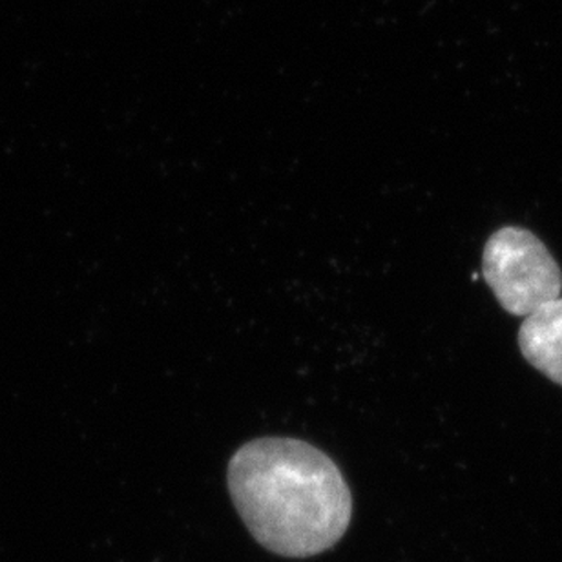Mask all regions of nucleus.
<instances>
[{
  "label": "nucleus",
  "mask_w": 562,
  "mask_h": 562,
  "mask_svg": "<svg viewBox=\"0 0 562 562\" xmlns=\"http://www.w3.org/2000/svg\"><path fill=\"white\" fill-rule=\"evenodd\" d=\"M228 492L261 547L313 558L335 547L352 519V495L329 454L296 438H256L234 453Z\"/></svg>",
  "instance_id": "f257e3e1"
},
{
  "label": "nucleus",
  "mask_w": 562,
  "mask_h": 562,
  "mask_svg": "<svg viewBox=\"0 0 562 562\" xmlns=\"http://www.w3.org/2000/svg\"><path fill=\"white\" fill-rule=\"evenodd\" d=\"M482 274L506 313L528 316L562 292V272L547 245L522 227H503L487 239Z\"/></svg>",
  "instance_id": "f03ea898"
},
{
  "label": "nucleus",
  "mask_w": 562,
  "mask_h": 562,
  "mask_svg": "<svg viewBox=\"0 0 562 562\" xmlns=\"http://www.w3.org/2000/svg\"><path fill=\"white\" fill-rule=\"evenodd\" d=\"M519 349L526 362L562 387V297L526 316L519 329Z\"/></svg>",
  "instance_id": "7ed1b4c3"
}]
</instances>
